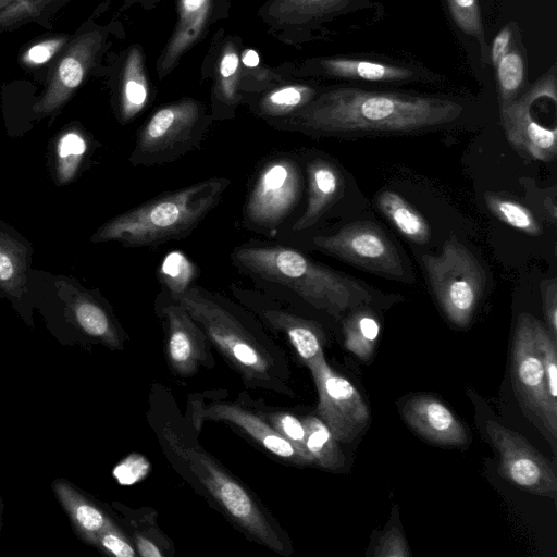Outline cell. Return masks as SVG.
Masks as SVG:
<instances>
[{"label": "cell", "mask_w": 557, "mask_h": 557, "mask_svg": "<svg viewBox=\"0 0 557 557\" xmlns=\"http://www.w3.org/2000/svg\"><path fill=\"white\" fill-rule=\"evenodd\" d=\"M462 107L449 99L338 88L300 115L298 126L324 134L411 133L457 120Z\"/></svg>", "instance_id": "1"}, {"label": "cell", "mask_w": 557, "mask_h": 557, "mask_svg": "<svg viewBox=\"0 0 557 557\" xmlns=\"http://www.w3.org/2000/svg\"><path fill=\"white\" fill-rule=\"evenodd\" d=\"M232 260L247 275L290 289L335 319L374 299L369 286L315 262L292 247L245 244L233 250Z\"/></svg>", "instance_id": "2"}, {"label": "cell", "mask_w": 557, "mask_h": 557, "mask_svg": "<svg viewBox=\"0 0 557 557\" xmlns=\"http://www.w3.org/2000/svg\"><path fill=\"white\" fill-rule=\"evenodd\" d=\"M230 183L211 177L159 195L108 221L92 240L148 247L184 238L218 206Z\"/></svg>", "instance_id": "3"}, {"label": "cell", "mask_w": 557, "mask_h": 557, "mask_svg": "<svg viewBox=\"0 0 557 557\" xmlns=\"http://www.w3.org/2000/svg\"><path fill=\"white\" fill-rule=\"evenodd\" d=\"M169 292L249 383L263 387L273 384V360L240 308L226 297L199 285Z\"/></svg>", "instance_id": "4"}, {"label": "cell", "mask_w": 557, "mask_h": 557, "mask_svg": "<svg viewBox=\"0 0 557 557\" xmlns=\"http://www.w3.org/2000/svg\"><path fill=\"white\" fill-rule=\"evenodd\" d=\"M162 437L207 494L240 530L263 546L287 554V540L258 498L199 446L165 426Z\"/></svg>", "instance_id": "5"}, {"label": "cell", "mask_w": 557, "mask_h": 557, "mask_svg": "<svg viewBox=\"0 0 557 557\" xmlns=\"http://www.w3.org/2000/svg\"><path fill=\"white\" fill-rule=\"evenodd\" d=\"M438 306L450 323L466 327L482 298L486 273L475 256L454 235L438 255L421 257Z\"/></svg>", "instance_id": "6"}, {"label": "cell", "mask_w": 557, "mask_h": 557, "mask_svg": "<svg viewBox=\"0 0 557 557\" xmlns=\"http://www.w3.org/2000/svg\"><path fill=\"white\" fill-rule=\"evenodd\" d=\"M511 377L518 401L530 421L557 449V401L547 391L543 363L534 341L532 315H518L511 344Z\"/></svg>", "instance_id": "7"}, {"label": "cell", "mask_w": 557, "mask_h": 557, "mask_svg": "<svg viewBox=\"0 0 557 557\" xmlns=\"http://www.w3.org/2000/svg\"><path fill=\"white\" fill-rule=\"evenodd\" d=\"M556 94V78L547 74L520 98L500 107V121L509 144L523 156L548 162L557 152L556 119L548 120L547 104L539 110L542 100Z\"/></svg>", "instance_id": "8"}, {"label": "cell", "mask_w": 557, "mask_h": 557, "mask_svg": "<svg viewBox=\"0 0 557 557\" xmlns=\"http://www.w3.org/2000/svg\"><path fill=\"white\" fill-rule=\"evenodd\" d=\"M317 249L354 267L398 281H408L403 259L389 237L375 223L346 224L332 235L313 238Z\"/></svg>", "instance_id": "9"}, {"label": "cell", "mask_w": 557, "mask_h": 557, "mask_svg": "<svg viewBox=\"0 0 557 557\" xmlns=\"http://www.w3.org/2000/svg\"><path fill=\"white\" fill-rule=\"evenodd\" d=\"M197 103L184 101L159 109L139 132L132 154L136 165H157L181 157L201 140Z\"/></svg>", "instance_id": "10"}, {"label": "cell", "mask_w": 557, "mask_h": 557, "mask_svg": "<svg viewBox=\"0 0 557 557\" xmlns=\"http://www.w3.org/2000/svg\"><path fill=\"white\" fill-rule=\"evenodd\" d=\"M301 188L302 176L295 160L287 156L269 160L258 172L246 198L245 222L251 228H275L297 205Z\"/></svg>", "instance_id": "11"}, {"label": "cell", "mask_w": 557, "mask_h": 557, "mask_svg": "<svg viewBox=\"0 0 557 557\" xmlns=\"http://www.w3.org/2000/svg\"><path fill=\"white\" fill-rule=\"evenodd\" d=\"M318 396V417L338 443L352 442L368 425L369 408L354 384L336 373L322 356L308 366Z\"/></svg>", "instance_id": "12"}, {"label": "cell", "mask_w": 557, "mask_h": 557, "mask_svg": "<svg viewBox=\"0 0 557 557\" xmlns=\"http://www.w3.org/2000/svg\"><path fill=\"white\" fill-rule=\"evenodd\" d=\"M486 432L499 456V473L519 488L556 499L557 476L549 462L519 433L490 420Z\"/></svg>", "instance_id": "13"}, {"label": "cell", "mask_w": 557, "mask_h": 557, "mask_svg": "<svg viewBox=\"0 0 557 557\" xmlns=\"http://www.w3.org/2000/svg\"><path fill=\"white\" fill-rule=\"evenodd\" d=\"M62 321L64 326L54 335L64 345H103L121 349L125 334L109 308L86 292L74 290L65 297Z\"/></svg>", "instance_id": "14"}, {"label": "cell", "mask_w": 557, "mask_h": 557, "mask_svg": "<svg viewBox=\"0 0 557 557\" xmlns=\"http://www.w3.org/2000/svg\"><path fill=\"white\" fill-rule=\"evenodd\" d=\"M157 310L165 326L171 369L180 376L194 375L209 357L207 335L165 287L157 297Z\"/></svg>", "instance_id": "15"}, {"label": "cell", "mask_w": 557, "mask_h": 557, "mask_svg": "<svg viewBox=\"0 0 557 557\" xmlns=\"http://www.w3.org/2000/svg\"><path fill=\"white\" fill-rule=\"evenodd\" d=\"M234 294L274 330L284 333L307 367L324 356L325 336L318 323L276 305L272 306L265 296L256 290L237 288Z\"/></svg>", "instance_id": "16"}, {"label": "cell", "mask_w": 557, "mask_h": 557, "mask_svg": "<svg viewBox=\"0 0 557 557\" xmlns=\"http://www.w3.org/2000/svg\"><path fill=\"white\" fill-rule=\"evenodd\" d=\"M195 422L205 420L224 421L231 423L260 444L276 457L296 465H307L304 458L262 416H258L244 407L228 403H213L195 406L193 410Z\"/></svg>", "instance_id": "17"}, {"label": "cell", "mask_w": 557, "mask_h": 557, "mask_svg": "<svg viewBox=\"0 0 557 557\" xmlns=\"http://www.w3.org/2000/svg\"><path fill=\"white\" fill-rule=\"evenodd\" d=\"M406 423L424 440L441 446H462L468 433L461 421L437 398L414 395L401 407Z\"/></svg>", "instance_id": "18"}, {"label": "cell", "mask_w": 557, "mask_h": 557, "mask_svg": "<svg viewBox=\"0 0 557 557\" xmlns=\"http://www.w3.org/2000/svg\"><path fill=\"white\" fill-rule=\"evenodd\" d=\"M51 487L76 536L94 546L98 534L114 519L91 496L69 480L57 478Z\"/></svg>", "instance_id": "19"}, {"label": "cell", "mask_w": 557, "mask_h": 557, "mask_svg": "<svg viewBox=\"0 0 557 557\" xmlns=\"http://www.w3.org/2000/svg\"><path fill=\"white\" fill-rule=\"evenodd\" d=\"M306 170L308 201L302 215L293 226L294 231H304L314 225L341 197L344 188L339 170L326 159L315 158L310 160Z\"/></svg>", "instance_id": "20"}, {"label": "cell", "mask_w": 557, "mask_h": 557, "mask_svg": "<svg viewBox=\"0 0 557 557\" xmlns=\"http://www.w3.org/2000/svg\"><path fill=\"white\" fill-rule=\"evenodd\" d=\"M86 38H77L63 53L52 78L35 110L48 114L61 107L81 85L87 67Z\"/></svg>", "instance_id": "21"}, {"label": "cell", "mask_w": 557, "mask_h": 557, "mask_svg": "<svg viewBox=\"0 0 557 557\" xmlns=\"http://www.w3.org/2000/svg\"><path fill=\"white\" fill-rule=\"evenodd\" d=\"M377 208L407 239L426 244L431 237L428 221L397 193L384 190L376 198Z\"/></svg>", "instance_id": "22"}, {"label": "cell", "mask_w": 557, "mask_h": 557, "mask_svg": "<svg viewBox=\"0 0 557 557\" xmlns=\"http://www.w3.org/2000/svg\"><path fill=\"white\" fill-rule=\"evenodd\" d=\"M306 432V450L312 462L326 470H338L345 463V457L325 423L314 416L301 419Z\"/></svg>", "instance_id": "23"}, {"label": "cell", "mask_w": 557, "mask_h": 557, "mask_svg": "<svg viewBox=\"0 0 557 557\" xmlns=\"http://www.w3.org/2000/svg\"><path fill=\"white\" fill-rule=\"evenodd\" d=\"M326 70L338 77L370 82H396L411 77L409 69L369 60L331 59L325 61Z\"/></svg>", "instance_id": "24"}, {"label": "cell", "mask_w": 557, "mask_h": 557, "mask_svg": "<svg viewBox=\"0 0 557 557\" xmlns=\"http://www.w3.org/2000/svg\"><path fill=\"white\" fill-rule=\"evenodd\" d=\"M345 348L362 360L372 357L380 334V323L370 310L360 307L343 324Z\"/></svg>", "instance_id": "25"}, {"label": "cell", "mask_w": 557, "mask_h": 557, "mask_svg": "<svg viewBox=\"0 0 557 557\" xmlns=\"http://www.w3.org/2000/svg\"><path fill=\"white\" fill-rule=\"evenodd\" d=\"M26 248L0 232V289L14 298L23 292Z\"/></svg>", "instance_id": "26"}, {"label": "cell", "mask_w": 557, "mask_h": 557, "mask_svg": "<svg viewBox=\"0 0 557 557\" xmlns=\"http://www.w3.org/2000/svg\"><path fill=\"white\" fill-rule=\"evenodd\" d=\"M148 87L141 66V57L135 50L127 60L124 74L121 113L124 121L133 119L146 104Z\"/></svg>", "instance_id": "27"}, {"label": "cell", "mask_w": 557, "mask_h": 557, "mask_svg": "<svg viewBox=\"0 0 557 557\" xmlns=\"http://www.w3.org/2000/svg\"><path fill=\"white\" fill-rule=\"evenodd\" d=\"M484 201L488 210L507 225L528 235L542 234V225L523 205L490 191L485 193Z\"/></svg>", "instance_id": "28"}, {"label": "cell", "mask_w": 557, "mask_h": 557, "mask_svg": "<svg viewBox=\"0 0 557 557\" xmlns=\"http://www.w3.org/2000/svg\"><path fill=\"white\" fill-rule=\"evenodd\" d=\"M122 516V515H121ZM144 528L122 516V520L132 529V542L137 555L141 557H164L170 552V542L157 528L154 513H144Z\"/></svg>", "instance_id": "29"}, {"label": "cell", "mask_w": 557, "mask_h": 557, "mask_svg": "<svg viewBox=\"0 0 557 557\" xmlns=\"http://www.w3.org/2000/svg\"><path fill=\"white\" fill-rule=\"evenodd\" d=\"M209 0H182L181 24L171 46V55H177L198 35L205 22ZM169 52V53H170Z\"/></svg>", "instance_id": "30"}, {"label": "cell", "mask_w": 557, "mask_h": 557, "mask_svg": "<svg viewBox=\"0 0 557 557\" xmlns=\"http://www.w3.org/2000/svg\"><path fill=\"white\" fill-rule=\"evenodd\" d=\"M87 145L76 132L64 134L57 146V178L60 184L70 182L76 174Z\"/></svg>", "instance_id": "31"}, {"label": "cell", "mask_w": 557, "mask_h": 557, "mask_svg": "<svg viewBox=\"0 0 557 557\" xmlns=\"http://www.w3.org/2000/svg\"><path fill=\"white\" fill-rule=\"evenodd\" d=\"M532 329L534 341L543 363L546 386L550 398L557 401V351L556 339L553 338L549 331L544 327L532 315Z\"/></svg>", "instance_id": "32"}, {"label": "cell", "mask_w": 557, "mask_h": 557, "mask_svg": "<svg viewBox=\"0 0 557 557\" xmlns=\"http://www.w3.org/2000/svg\"><path fill=\"white\" fill-rule=\"evenodd\" d=\"M497 79L502 104L513 100L524 78V62L521 54L508 51L497 63Z\"/></svg>", "instance_id": "33"}, {"label": "cell", "mask_w": 557, "mask_h": 557, "mask_svg": "<svg viewBox=\"0 0 557 557\" xmlns=\"http://www.w3.org/2000/svg\"><path fill=\"white\" fill-rule=\"evenodd\" d=\"M312 94L306 86L283 87L270 92L262 100L261 109L268 115H284L308 102Z\"/></svg>", "instance_id": "34"}, {"label": "cell", "mask_w": 557, "mask_h": 557, "mask_svg": "<svg viewBox=\"0 0 557 557\" xmlns=\"http://www.w3.org/2000/svg\"><path fill=\"white\" fill-rule=\"evenodd\" d=\"M264 417L273 429L292 444L307 465L313 463L310 455L306 450V432L300 419L284 411H271L264 414Z\"/></svg>", "instance_id": "35"}, {"label": "cell", "mask_w": 557, "mask_h": 557, "mask_svg": "<svg viewBox=\"0 0 557 557\" xmlns=\"http://www.w3.org/2000/svg\"><path fill=\"white\" fill-rule=\"evenodd\" d=\"M92 547L107 556L134 557L137 555L132 540L115 521L98 534Z\"/></svg>", "instance_id": "36"}, {"label": "cell", "mask_w": 557, "mask_h": 557, "mask_svg": "<svg viewBox=\"0 0 557 557\" xmlns=\"http://www.w3.org/2000/svg\"><path fill=\"white\" fill-rule=\"evenodd\" d=\"M455 23L468 35L483 40V27L476 0H447Z\"/></svg>", "instance_id": "37"}, {"label": "cell", "mask_w": 557, "mask_h": 557, "mask_svg": "<svg viewBox=\"0 0 557 557\" xmlns=\"http://www.w3.org/2000/svg\"><path fill=\"white\" fill-rule=\"evenodd\" d=\"M376 557H408L411 555L401 531L391 527L380 539L374 549Z\"/></svg>", "instance_id": "38"}, {"label": "cell", "mask_w": 557, "mask_h": 557, "mask_svg": "<svg viewBox=\"0 0 557 557\" xmlns=\"http://www.w3.org/2000/svg\"><path fill=\"white\" fill-rule=\"evenodd\" d=\"M238 64V55L233 50L226 51L220 63V74L223 78L222 96L228 102H232L235 99L234 77L237 72Z\"/></svg>", "instance_id": "39"}, {"label": "cell", "mask_w": 557, "mask_h": 557, "mask_svg": "<svg viewBox=\"0 0 557 557\" xmlns=\"http://www.w3.org/2000/svg\"><path fill=\"white\" fill-rule=\"evenodd\" d=\"M543 310L548 331L557 341V283L555 278L548 280L542 287Z\"/></svg>", "instance_id": "40"}, {"label": "cell", "mask_w": 557, "mask_h": 557, "mask_svg": "<svg viewBox=\"0 0 557 557\" xmlns=\"http://www.w3.org/2000/svg\"><path fill=\"white\" fill-rule=\"evenodd\" d=\"M62 42L63 39H52L38 42L28 49L26 59L34 64L45 63L53 57L62 46Z\"/></svg>", "instance_id": "41"}, {"label": "cell", "mask_w": 557, "mask_h": 557, "mask_svg": "<svg viewBox=\"0 0 557 557\" xmlns=\"http://www.w3.org/2000/svg\"><path fill=\"white\" fill-rule=\"evenodd\" d=\"M511 32L509 27L503 28L494 38L492 45V61L496 66L500 59L509 51Z\"/></svg>", "instance_id": "42"}, {"label": "cell", "mask_w": 557, "mask_h": 557, "mask_svg": "<svg viewBox=\"0 0 557 557\" xmlns=\"http://www.w3.org/2000/svg\"><path fill=\"white\" fill-rule=\"evenodd\" d=\"M9 5L15 7L18 11H22L24 13H34V14H41V15H48L52 14V9L38 4V3H32V2H16L12 0H0V11L5 9Z\"/></svg>", "instance_id": "43"}, {"label": "cell", "mask_w": 557, "mask_h": 557, "mask_svg": "<svg viewBox=\"0 0 557 557\" xmlns=\"http://www.w3.org/2000/svg\"><path fill=\"white\" fill-rule=\"evenodd\" d=\"M243 63L246 66H257L259 63V55L255 50H246L243 54Z\"/></svg>", "instance_id": "44"}, {"label": "cell", "mask_w": 557, "mask_h": 557, "mask_svg": "<svg viewBox=\"0 0 557 557\" xmlns=\"http://www.w3.org/2000/svg\"><path fill=\"white\" fill-rule=\"evenodd\" d=\"M3 510H4V504H3L2 495L0 492V534H1L2 524H3Z\"/></svg>", "instance_id": "45"}, {"label": "cell", "mask_w": 557, "mask_h": 557, "mask_svg": "<svg viewBox=\"0 0 557 557\" xmlns=\"http://www.w3.org/2000/svg\"><path fill=\"white\" fill-rule=\"evenodd\" d=\"M307 1H312V2H317V1H321V0H307Z\"/></svg>", "instance_id": "46"}]
</instances>
